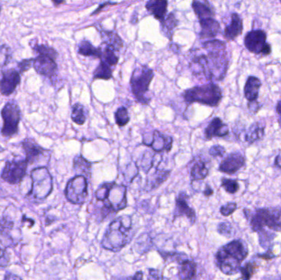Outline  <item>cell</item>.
Segmentation results:
<instances>
[{"instance_id": "1", "label": "cell", "mask_w": 281, "mask_h": 280, "mask_svg": "<svg viewBox=\"0 0 281 280\" xmlns=\"http://www.w3.org/2000/svg\"><path fill=\"white\" fill-rule=\"evenodd\" d=\"M206 54H195L190 62L193 74L207 80L221 81L229 68V56L226 45L223 41H208L202 44Z\"/></svg>"}, {"instance_id": "2", "label": "cell", "mask_w": 281, "mask_h": 280, "mask_svg": "<svg viewBox=\"0 0 281 280\" xmlns=\"http://www.w3.org/2000/svg\"><path fill=\"white\" fill-rule=\"evenodd\" d=\"M96 201L102 202L101 220L127 207V187L115 182L104 183L95 192Z\"/></svg>"}, {"instance_id": "3", "label": "cell", "mask_w": 281, "mask_h": 280, "mask_svg": "<svg viewBox=\"0 0 281 280\" xmlns=\"http://www.w3.org/2000/svg\"><path fill=\"white\" fill-rule=\"evenodd\" d=\"M133 236L131 217L122 215L113 219L109 224L100 245L105 250L117 252L129 243Z\"/></svg>"}, {"instance_id": "4", "label": "cell", "mask_w": 281, "mask_h": 280, "mask_svg": "<svg viewBox=\"0 0 281 280\" xmlns=\"http://www.w3.org/2000/svg\"><path fill=\"white\" fill-rule=\"evenodd\" d=\"M248 255L247 245L242 240H234L221 246L216 254V263L226 275H234L240 271L241 264Z\"/></svg>"}, {"instance_id": "5", "label": "cell", "mask_w": 281, "mask_h": 280, "mask_svg": "<svg viewBox=\"0 0 281 280\" xmlns=\"http://www.w3.org/2000/svg\"><path fill=\"white\" fill-rule=\"evenodd\" d=\"M184 99L189 104L200 103L211 107L217 106L222 99V90L216 84L195 86L184 92Z\"/></svg>"}, {"instance_id": "6", "label": "cell", "mask_w": 281, "mask_h": 280, "mask_svg": "<svg viewBox=\"0 0 281 280\" xmlns=\"http://www.w3.org/2000/svg\"><path fill=\"white\" fill-rule=\"evenodd\" d=\"M154 77V72L148 66H140L133 71L130 80L131 92L136 101L148 105L151 101L148 96L149 86Z\"/></svg>"}, {"instance_id": "7", "label": "cell", "mask_w": 281, "mask_h": 280, "mask_svg": "<svg viewBox=\"0 0 281 280\" xmlns=\"http://www.w3.org/2000/svg\"><path fill=\"white\" fill-rule=\"evenodd\" d=\"M32 188L28 197L36 201H44L53 191V179L46 166L36 168L31 173Z\"/></svg>"}, {"instance_id": "8", "label": "cell", "mask_w": 281, "mask_h": 280, "mask_svg": "<svg viewBox=\"0 0 281 280\" xmlns=\"http://www.w3.org/2000/svg\"><path fill=\"white\" fill-rule=\"evenodd\" d=\"M248 217L250 225L254 232H258L268 227L272 230L281 231V209L278 208H264L257 209L254 213L249 211Z\"/></svg>"}, {"instance_id": "9", "label": "cell", "mask_w": 281, "mask_h": 280, "mask_svg": "<svg viewBox=\"0 0 281 280\" xmlns=\"http://www.w3.org/2000/svg\"><path fill=\"white\" fill-rule=\"evenodd\" d=\"M4 126L1 133L5 137H12L19 131L21 120V110L16 102L10 101L5 104L1 111Z\"/></svg>"}, {"instance_id": "10", "label": "cell", "mask_w": 281, "mask_h": 280, "mask_svg": "<svg viewBox=\"0 0 281 280\" xmlns=\"http://www.w3.org/2000/svg\"><path fill=\"white\" fill-rule=\"evenodd\" d=\"M65 197L71 203L82 205L88 197V182L83 175H77L68 181L65 188Z\"/></svg>"}, {"instance_id": "11", "label": "cell", "mask_w": 281, "mask_h": 280, "mask_svg": "<svg viewBox=\"0 0 281 280\" xmlns=\"http://www.w3.org/2000/svg\"><path fill=\"white\" fill-rule=\"evenodd\" d=\"M266 33L262 30H252L244 37V45L249 52L267 56L271 53V46L266 42Z\"/></svg>"}, {"instance_id": "12", "label": "cell", "mask_w": 281, "mask_h": 280, "mask_svg": "<svg viewBox=\"0 0 281 280\" xmlns=\"http://www.w3.org/2000/svg\"><path fill=\"white\" fill-rule=\"evenodd\" d=\"M28 166V162L27 160L7 161L3 170L1 178L3 180L10 184H18L24 179Z\"/></svg>"}, {"instance_id": "13", "label": "cell", "mask_w": 281, "mask_h": 280, "mask_svg": "<svg viewBox=\"0 0 281 280\" xmlns=\"http://www.w3.org/2000/svg\"><path fill=\"white\" fill-rule=\"evenodd\" d=\"M23 148L26 153L28 164H37L43 161L48 164L50 159V152L40 147L34 139L28 138L23 141Z\"/></svg>"}, {"instance_id": "14", "label": "cell", "mask_w": 281, "mask_h": 280, "mask_svg": "<svg viewBox=\"0 0 281 280\" xmlns=\"http://www.w3.org/2000/svg\"><path fill=\"white\" fill-rule=\"evenodd\" d=\"M143 145L151 147L154 152L157 153L161 152H169L171 151L173 147V138L170 135H164L161 131L154 130L151 138H143Z\"/></svg>"}, {"instance_id": "15", "label": "cell", "mask_w": 281, "mask_h": 280, "mask_svg": "<svg viewBox=\"0 0 281 280\" xmlns=\"http://www.w3.org/2000/svg\"><path fill=\"white\" fill-rule=\"evenodd\" d=\"M21 83L20 72L14 68H10L3 72L0 80V93L5 96H9L15 91Z\"/></svg>"}, {"instance_id": "16", "label": "cell", "mask_w": 281, "mask_h": 280, "mask_svg": "<svg viewBox=\"0 0 281 280\" xmlns=\"http://www.w3.org/2000/svg\"><path fill=\"white\" fill-rule=\"evenodd\" d=\"M56 59L47 55L39 54L33 59V68L38 74L44 77L52 78L58 70Z\"/></svg>"}, {"instance_id": "17", "label": "cell", "mask_w": 281, "mask_h": 280, "mask_svg": "<svg viewBox=\"0 0 281 280\" xmlns=\"http://www.w3.org/2000/svg\"><path fill=\"white\" fill-rule=\"evenodd\" d=\"M188 201H189V197L186 192H179V196L176 199L174 218L176 219L177 217L185 216L189 219L191 224H194L196 221L195 210L189 206Z\"/></svg>"}, {"instance_id": "18", "label": "cell", "mask_w": 281, "mask_h": 280, "mask_svg": "<svg viewBox=\"0 0 281 280\" xmlns=\"http://www.w3.org/2000/svg\"><path fill=\"white\" fill-rule=\"evenodd\" d=\"M245 165L244 156L239 152H234L227 156L220 163L219 170L224 174H234Z\"/></svg>"}, {"instance_id": "19", "label": "cell", "mask_w": 281, "mask_h": 280, "mask_svg": "<svg viewBox=\"0 0 281 280\" xmlns=\"http://www.w3.org/2000/svg\"><path fill=\"white\" fill-rule=\"evenodd\" d=\"M229 127L222 120L220 117H215L205 129V136L207 140L213 137H224L229 134Z\"/></svg>"}, {"instance_id": "20", "label": "cell", "mask_w": 281, "mask_h": 280, "mask_svg": "<svg viewBox=\"0 0 281 280\" xmlns=\"http://www.w3.org/2000/svg\"><path fill=\"white\" fill-rule=\"evenodd\" d=\"M243 23L242 18L237 14L231 15V21L229 25L225 27L224 36L227 41H231L243 33Z\"/></svg>"}, {"instance_id": "21", "label": "cell", "mask_w": 281, "mask_h": 280, "mask_svg": "<svg viewBox=\"0 0 281 280\" xmlns=\"http://www.w3.org/2000/svg\"><path fill=\"white\" fill-rule=\"evenodd\" d=\"M199 23L201 26L199 36L202 39L213 38L220 32V23L213 18L201 19Z\"/></svg>"}, {"instance_id": "22", "label": "cell", "mask_w": 281, "mask_h": 280, "mask_svg": "<svg viewBox=\"0 0 281 280\" xmlns=\"http://www.w3.org/2000/svg\"><path fill=\"white\" fill-rule=\"evenodd\" d=\"M167 7L168 1L167 0H149L146 8L149 13L154 16V18L160 22L165 19L167 14Z\"/></svg>"}, {"instance_id": "23", "label": "cell", "mask_w": 281, "mask_h": 280, "mask_svg": "<svg viewBox=\"0 0 281 280\" xmlns=\"http://www.w3.org/2000/svg\"><path fill=\"white\" fill-rule=\"evenodd\" d=\"M261 81L257 77L250 76L247 78L244 86L245 98L248 102L256 101L259 95V90L261 88Z\"/></svg>"}, {"instance_id": "24", "label": "cell", "mask_w": 281, "mask_h": 280, "mask_svg": "<svg viewBox=\"0 0 281 280\" xmlns=\"http://www.w3.org/2000/svg\"><path fill=\"white\" fill-rule=\"evenodd\" d=\"M179 267L178 276L180 279H193L197 274V264L194 260H179Z\"/></svg>"}, {"instance_id": "25", "label": "cell", "mask_w": 281, "mask_h": 280, "mask_svg": "<svg viewBox=\"0 0 281 280\" xmlns=\"http://www.w3.org/2000/svg\"><path fill=\"white\" fill-rule=\"evenodd\" d=\"M170 175V170H160L157 169L154 174L148 177L146 189L148 192L157 189L169 179Z\"/></svg>"}, {"instance_id": "26", "label": "cell", "mask_w": 281, "mask_h": 280, "mask_svg": "<svg viewBox=\"0 0 281 280\" xmlns=\"http://www.w3.org/2000/svg\"><path fill=\"white\" fill-rule=\"evenodd\" d=\"M193 11L199 20L207 18H213L214 11L206 0H193Z\"/></svg>"}, {"instance_id": "27", "label": "cell", "mask_w": 281, "mask_h": 280, "mask_svg": "<svg viewBox=\"0 0 281 280\" xmlns=\"http://www.w3.org/2000/svg\"><path fill=\"white\" fill-rule=\"evenodd\" d=\"M100 36L105 46L111 48L114 51H119L122 47V39L115 32L101 31Z\"/></svg>"}, {"instance_id": "28", "label": "cell", "mask_w": 281, "mask_h": 280, "mask_svg": "<svg viewBox=\"0 0 281 280\" xmlns=\"http://www.w3.org/2000/svg\"><path fill=\"white\" fill-rule=\"evenodd\" d=\"M73 169L77 175H83L86 178L91 176V163L81 155L76 156L73 160Z\"/></svg>"}, {"instance_id": "29", "label": "cell", "mask_w": 281, "mask_h": 280, "mask_svg": "<svg viewBox=\"0 0 281 280\" xmlns=\"http://www.w3.org/2000/svg\"><path fill=\"white\" fill-rule=\"evenodd\" d=\"M264 133H265V125H263L261 122H255L253 124L251 125L247 130L245 140L247 143L252 144L256 141L261 139Z\"/></svg>"}, {"instance_id": "30", "label": "cell", "mask_w": 281, "mask_h": 280, "mask_svg": "<svg viewBox=\"0 0 281 280\" xmlns=\"http://www.w3.org/2000/svg\"><path fill=\"white\" fill-rule=\"evenodd\" d=\"M78 53L83 56H93L101 59L102 49L95 48L88 41H82L78 45Z\"/></svg>"}, {"instance_id": "31", "label": "cell", "mask_w": 281, "mask_h": 280, "mask_svg": "<svg viewBox=\"0 0 281 280\" xmlns=\"http://www.w3.org/2000/svg\"><path fill=\"white\" fill-rule=\"evenodd\" d=\"M209 174V169L206 162L198 161L194 164L191 170V179L193 181L203 180Z\"/></svg>"}, {"instance_id": "32", "label": "cell", "mask_w": 281, "mask_h": 280, "mask_svg": "<svg viewBox=\"0 0 281 280\" xmlns=\"http://www.w3.org/2000/svg\"><path fill=\"white\" fill-rule=\"evenodd\" d=\"M161 23V31L164 34L166 35V36L171 40L174 30L179 24V21L177 20V18L175 17V14L171 13V14H169L168 16H166Z\"/></svg>"}, {"instance_id": "33", "label": "cell", "mask_w": 281, "mask_h": 280, "mask_svg": "<svg viewBox=\"0 0 281 280\" xmlns=\"http://www.w3.org/2000/svg\"><path fill=\"white\" fill-rule=\"evenodd\" d=\"M94 79L109 80L112 78V69L105 62L101 61L94 71Z\"/></svg>"}, {"instance_id": "34", "label": "cell", "mask_w": 281, "mask_h": 280, "mask_svg": "<svg viewBox=\"0 0 281 280\" xmlns=\"http://www.w3.org/2000/svg\"><path fill=\"white\" fill-rule=\"evenodd\" d=\"M71 117H72L73 122H75L76 124H84L86 120V113L84 106L79 103L74 104L73 106V109H72Z\"/></svg>"}, {"instance_id": "35", "label": "cell", "mask_w": 281, "mask_h": 280, "mask_svg": "<svg viewBox=\"0 0 281 280\" xmlns=\"http://www.w3.org/2000/svg\"><path fill=\"white\" fill-rule=\"evenodd\" d=\"M156 162V155L152 152L147 151L144 152L140 158V168L146 174H148L154 167Z\"/></svg>"}, {"instance_id": "36", "label": "cell", "mask_w": 281, "mask_h": 280, "mask_svg": "<svg viewBox=\"0 0 281 280\" xmlns=\"http://www.w3.org/2000/svg\"><path fill=\"white\" fill-rule=\"evenodd\" d=\"M13 58V51L7 45H0V70L10 64Z\"/></svg>"}, {"instance_id": "37", "label": "cell", "mask_w": 281, "mask_h": 280, "mask_svg": "<svg viewBox=\"0 0 281 280\" xmlns=\"http://www.w3.org/2000/svg\"><path fill=\"white\" fill-rule=\"evenodd\" d=\"M114 118L115 122L118 126H126L129 122L130 117L128 115L127 108L125 107H120L118 108L114 113Z\"/></svg>"}, {"instance_id": "38", "label": "cell", "mask_w": 281, "mask_h": 280, "mask_svg": "<svg viewBox=\"0 0 281 280\" xmlns=\"http://www.w3.org/2000/svg\"><path fill=\"white\" fill-rule=\"evenodd\" d=\"M101 59L102 61L108 63L110 67L117 65L118 62V57L116 55L115 51L108 46H105L104 50H102Z\"/></svg>"}, {"instance_id": "39", "label": "cell", "mask_w": 281, "mask_h": 280, "mask_svg": "<svg viewBox=\"0 0 281 280\" xmlns=\"http://www.w3.org/2000/svg\"><path fill=\"white\" fill-rule=\"evenodd\" d=\"M35 52L38 54H43V55H47V56L51 57L56 59L58 57V53L54 48L50 47L46 45H36L32 47Z\"/></svg>"}, {"instance_id": "40", "label": "cell", "mask_w": 281, "mask_h": 280, "mask_svg": "<svg viewBox=\"0 0 281 280\" xmlns=\"http://www.w3.org/2000/svg\"><path fill=\"white\" fill-rule=\"evenodd\" d=\"M139 167L136 163H130L129 165H127L126 170L124 172L125 180L131 183L135 179V177L138 174Z\"/></svg>"}, {"instance_id": "41", "label": "cell", "mask_w": 281, "mask_h": 280, "mask_svg": "<svg viewBox=\"0 0 281 280\" xmlns=\"http://www.w3.org/2000/svg\"><path fill=\"white\" fill-rule=\"evenodd\" d=\"M221 186L229 194H235L239 189V184L238 182L233 179H223L221 180Z\"/></svg>"}, {"instance_id": "42", "label": "cell", "mask_w": 281, "mask_h": 280, "mask_svg": "<svg viewBox=\"0 0 281 280\" xmlns=\"http://www.w3.org/2000/svg\"><path fill=\"white\" fill-rule=\"evenodd\" d=\"M256 268H257V265L255 262H248L247 264H245L243 267L240 268L242 278L244 279H249L252 278Z\"/></svg>"}, {"instance_id": "43", "label": "cell", "mask_w": 281, "mask_h": 280, "mask_svg": "<svg viewBox=\"0 0 281 280\" xmlns=\"http://www.w3.org/2000/svg\"><path fill=\"white\" fill-rule=\"evenodd\" d=\"M218 233L220 234L225 236V237H232L234 233V228L231 224H229V222H222L219 224L217 227Z\"/></svg>"}, {"instance_id": "44", "label": "cell", "mask_w": 281, "mask_h": 280, "mask_svg": "<svg viewBox=\"0 0 281 280\" xmlns=\"http://www.w3.org/2000/svg\"><path fill=\"white\" fill-rule=\"evenodd\" d=\"M13 228H14V222L8 218L0 219V235L6 236Z\"/></svg>"}, {"instance_id": "45", "label": "cell", "mask_w": 281, "mask_h": 280, "mask_svg": "<svg viewBox=\"0 0 281 280\" xmlns=\"http://www.w3.org/2000/svg\"><path fill=\"white\" fill-rule=\"evenodd\" d=\"M259 233V240H260V244L263 247H266L268 245H270L272 240L274 238V235L273 233H268L266 231H264L263 229L258 231Z\"/></svg>"}, {"instance_id": "46", "label": "cell", "mask_w": 281, "mask_h": 280, "mask_svg": "<svg viewBox=\"0 0 281 280\" xmlns=\"http://www.w3.org/2000/svg\"><path fill=\"white\" fill-rule=\"evenodd\" d=\"M237 210V204L235 202H229L220 208V214L224 216H229Z\"/></svg>"}, {"instance_id": "47", "label": "cell", "mask_w": 281, "mask_h": 280, "mask_svg": "<svg viewBox=\"0 0 281 280\" xmlns=\"http://www.w3.org/2000/svg\"><path fill=\"white\" fill-rule=\"evenodd\" d=\"M33 59H23L18 63V68L20 74L28 72L31 68H33Z\"/></svg>"}, {"instance_id": "48", "label": "cell", "mask_w": 281, "mask_h": 280, "mask_svg": "<svg viewBox=\"0 0 281 280\" xmlns=\"http://www.w3.org/2000/svg\"><path fill=\"white\" fill-rule=\"evenodd\" d=\"M225 152L226 151H225V147H223L220 145L213 146L209 150L210 156H213V157H223L225 156Z\"/></svg>"}, {"instance_id": "49", "label": "cell", "mask_w": 281, "mask_h": 280, "mask_svg": "<svg viewBox=\"0 0 281 280\" xmlns=\"http://www.w3.org/2000/svg\"><path fill=\"white\" fill-rule=\"evenodd\" d=\"M10 255L5 249L0 246V268H5L10 264Z\"/></svg>"}, {"instance_id": "50", "label": "cell", "mask_w": 281, "mask_h": 280, "mask_svg": "<svg viewBox=\"0 0 281 280\" xmlns=\"http://www.w3.org/2000/svg\"><path fill=\"white\" fill-rule=\"evenodd\" d=\"M149 271H150V273H149L150 278H156V279H160V278H162L161 275H157V274H161L157 269H150Z\"/></svg>"}, {"instance_id": "51", "label": "cell", "mask_w": 281, "mask_h": 280, "mask_svg": "<svg viewBox=\"0 0 281 280\" xmlns=\"http://www.w3.org/2000/svg\"><path fill=\"white\" fill-rule=\"evenodd\" d=\"M214 193V191L212 188L209 185L206 186V188H205L204 192H203V194H204L205 197H209L212 196Z\"/></svg>"}, {"instance_id": "52", "label": "cell", "mask_w": 281, "mask_h": 280, "mask_svg": "<svg viewBox=\"0 0 281 280\" xmlns=\"http://www.w3.org/2000/svg\"><path fill=\"white\" fill-rule=\"evenodd\" d=\"M117 5V4H116V3H105V4H104V5H100V6H99V8H98L97 9H96V10H95V12H94L93 14H92V15H94V14H97L98 13H99V12L100 11V10H101V9H104V7H105V6H107V5H108V6H109V5Z\"/></svg>"}, {"instance_id": "53", "label": "cell", "mask_w": 281, "mask_h": 280, "mask_svg": "<svg viewBox=\"0 0 281 280\" xmlns=\"http://www.w3.org/2000/svg\"><path fill=\"white\" fill-rule=\"evenodd\" d=\"M276 112L277 113H278V115H279V126H281V100H279V101L277 103Z\"/></svg>"}, {"instance_id": "54", "label": "cell", "mask_w": 281, "mask_h": 280, "mask_svg": "<svg viewBox=\"0 0 281 280\" xmlns=\"http://www.w3.org/2000/svg\"><path fill=\"white\" fill-rule=\"evenodd\" d=\"M274 165L281 170V155L276 156V158L274 160Z\"/></svg>"}, {"instance_id": "55", "label": "cell", "mask_w": 281, "mask_h": 280, "mask_svg": "<svg viewBox=\"0 0 281 280\" xmlns=\"http://www.w3.org/2000/svg\"><path fill=\"white\" fill-rule=\"evenodd\" d=\"M133 278V279H143V272H142V271H138V272H136V273H135V275H134L133 277H132V278Z\"/></svg>"}, {"instance_id": "56", "label": "cell", "mask_w": 281, "mask_h": 280, "mask_svg": "<svg viewBox=\"0 0 281 280\" xmlns=\"http://www.w3.org/2000/svg\"><path fill=\"white\" fill-rule=\"evenodd\" d=\"M51 1L55 6H59V5H63L65 2V0H51Z\"/></svg>"}, {"instance_id": "57", "label": "cell", "mask_w": 281, "mask_h": 280, "mask_svg": "<svg viewBox=\"0 0 281 280\" xmlns=\"http://www.w3.org/2000/svg\"><path fill=\"white\" fill-rule=\"evenodd\" d=\"M21 278L19 276H5V279H9V278Z\"/></svg>"}, {"instance_id": "58", "label": "cell", "mask_w": 281, "mask_h": 280, "mask_svg": "<svg viewBox=\"0 0 281 280\" xmlns=\"http://www.w3.org/2000/svg\"><path fill=\"white\" fill-rule=\"evenodd\" d=\"M4 151H5V149H4V148H3V147H1V146H0V154L2 153V152H4Z\"/></svg>"}, {"instance_id": "59", "label": "cell", "mask_w": 281, "mask_h": 280, "mask_svg": "<svg viewBox=\"0 0 281 280\" xmlns=\"http://www.w3.org/2000/svg\"><path fill=\"white\" fill-rule=\"evenodd\" d=\"M0 13H1V9H0Z\"/></svg>"}, {"instance_id": "60", "label": "cell", "mask_w": 281, "mask_h": 280, "mask_svg": "<svg viewBox=\"0 0 281 280\" xmlns=\"http://www.w3.org/2000/svg\"><path fill=\"white\" fill-rule=\"evenodd\" d=\"M279 2H280V3H281V0H279Z\"/></svg>"}]
</instances>
